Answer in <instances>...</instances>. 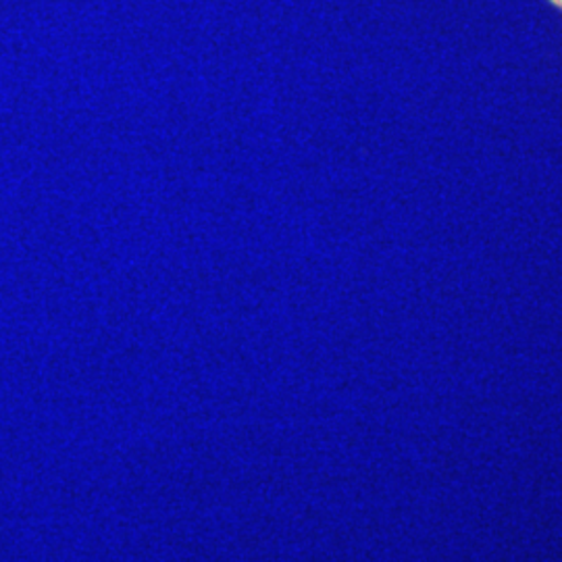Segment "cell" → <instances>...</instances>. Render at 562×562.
<instances>
[{
    "label": "cell",
    "instance_id": "cell-1",
    "mask_svg": "<svg viewBox=\"0 0 562 562\" xmlns=\"http://www.w3.org/2000/svg\"><path fill=\"white\" fill-rule=\"evenodd\" d=\"M554 2H557V4H561L562 7V0H554Z\"/></svg>",
    "mask_w": 562,
    "mask_h": 562
}]
</instances>
